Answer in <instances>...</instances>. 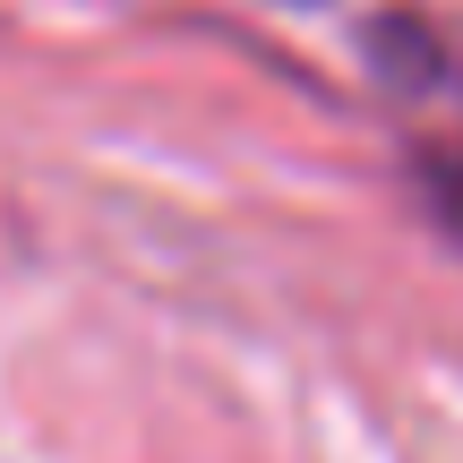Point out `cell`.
<instances>
[{
  "instance_id": "6da1fadb",
  "label": "cell",
  "mask_w": 463,
  "mask_h": 463,
  "mask_svg": "<svg viewBox=\"0 0 463 463\" xmlns=\"http://www.w3.org/2000/svg\"><path fill=\"white\" fill-rule=\"evenodd\" d=\"M430 172H438V198H447L455 232H463V164H430Z\"/></svg>"
}]
</instances>
